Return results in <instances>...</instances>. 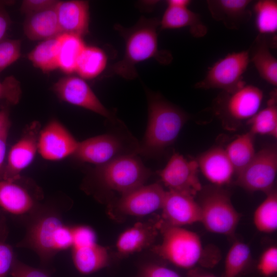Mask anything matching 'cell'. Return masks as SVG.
Here are the masks:
<instances>
[{"mask_svg": "<svg viewBox=\"0 0 277 277\" xmlns=\"http://www.w3.org/2000/svg\"><path fill=\"white\" fill-rule=\"evenodd\" d=\"M159 27L160 19L144 16L131 28L115 25L114 28L124 39L125 50L122 59L112 66L111 72L131 80L137 76L136 65L142 62L153 58L162 64L170 63L171 54L159 49Z\"/></svg>", "mask_w": 277, "mask_h": 277, "instance_id": "cell-1", "label": "cell"}, {"mask_svg": "<svg viewBox=\"0 0 277 277\" xmlns=\"http://www.w3.org/2000/svg\"><path fill=\"white\" fill-rule=\"evenodd\" d=\"M147 99V127L137 154L154 157L175 141L188 116L159 93L148 91Z\"/></svg>", "mask_w": 277, "mask_h": 277, "instance_id": "cell-2", "label": "cell"}, {"mask_svg": "<svg viewBox=\"0 0 277 277\" xmlns=\"http://www.w3.org/2000/svg\"><path fill=\"white\" fill-rule=\"evenodd\" d=\"M27 221L25 235L16 246L34 251L42 263L72 247V226L65 224L59 212L42 207Z\"/></svg>", "mask_w": 277, "mask_h": 277, "instance_id": "cell-3", "label": "cell"}, {"mask_svg": "<svg viewBox=\"0 0 277 277\" xmlns=\"http://www.w3.org/2000/svg\"><path fill=\"white\" fill-rule=\"evenodd\" d=\"M150 175V170L134 154L120 156L94 170L101 186L121 195L145 185Z\"/></svg>", "mask_w": 277, "mask_h": 277, "instance_id": "cell-4", "label": "cell"}, {"mask_svg": "<svg viewBox=\"0 0 277 277\" xmlns=\"http://www.w3.org/2000/svg\"><path fill=\"white\" fill-rule=\"evenodd\" d=\"M153 250L163 259L183 268L197 265L203 252L201 239L196 233L182 227L165 224L162 242Z\"/></svg>", "mask_w": 277, "mask_h": 277, "instance_id": "cell-5", "label": "cell"}, {"mask_svg": "<svg viewBox=\"0 0 277 277\" xmlns=\"http://www.w3.org/2000/svg\"><path fill=\"white\" fill-rule=\"evenodd\" d=\"M199 205L200 223L208 231L227 236L234 234L241 215L225 190L215 188L207 191Z\"/></svg>", "mask_w": 277, "mask_h": 277, "instance_id": "cell-6", "label": "cell"}, {"mask_svg": "<svg viewBox=\"0 0 277 277\" xmlns=\"http://www.w3.org/2000/svg\"><path fill=\"white\" fill-rule=\"evenodd\" d=\"M250 62L249 50L229 53L210 67L204 78L195 84V87L219 89L231 93L245 84L243 75Z\"/></svg>", "mask_w": 277, "mask_h": 277, "instance_id": "cell-7", "label": "cell"}, {"mask_svg": "<svg viewBox=\"0 0 277 277\" xmlns=\"http://www.w3.org/2000/svg\"><path fill=\"white\" fill-rule=\"evenodd\" d=\"M277 173V149L267 146L255 153L247 166L236 175L235 184L250 191L266 194L272 190Z\"/></svg>", "mask_w": 277, "mask_h": 277, "instance_id": "cell-8", "label": "cell"}, {"mask_svg": "<svg viewBox=\"0 0 277 277\" xmlns=\"http://www.w3.org/2000/svg\"><path fill=\"white\" fill-rule=\"evenodd\" d=\"M52 88L63 101L90 110L112 123L117 122L115 115L104 106L87 82L81 77L71 74L64 76L54 84Z\"/></svg>", "mask_w": 277, "mask_h": 277, "instance_id": "cell-9", "label": "cell"}, {"mask_svg": "<svg viewBox=\"0 0 277 277\" xmlns=\"http://www.w3.org/2000/svg\"><path fill=\"white\" fill-rule=\"evenodd\" d=\"M126 146L118 135L105 134L78 142L73 155L81 162L100 166L122 156L136 155Z\"/></svg>", "mask_w": 277, "mask_h": 277, "instance_id": "cell-10", "label": "cell"}, {"mask_svg": "<svg viewBox=\"0 0 277 277\" xmlns=\"http://www.w3.org/2000/svg\"><path fill=\"white\" fill-rule=\"evenodd\" d=\"M16 180H0V207L5 211L28 220L42 207L38 190Z\"/></svg>", "mask_w": 277, "mask_h": 277, "instance_id": "cell-11", "label": "cell"}, {"mask_svg": "<svg viewBox=\"0 0 277 277\" xmlns=\"http://www.w3.org/2000/svg\"><path fill=\"white\" fill-rule=\"evenodd\" d=\"M199 170L196 160H188L182 154L174 153L158 174L169 190L194 196L202 189Z\"/></svg>", "mask_w": 277, "mask_h": 277, "instance_id": "cell-12", "label": "cell"}, {"mask_svg": "<svg viewBox=\"0 0 277 277\" xmlns=\"http://www.w3.org/2000/svg\"><path fill=\"white\" fill-rule=\"evenodd\" d=\"M77 142L71 133L56 120L50 121L38 136V152L47 160L57 161L73 155Z\"/></svg>", "mask_w": 277, "mask_h": 277, "instance_id": "cell-13", "label": "cell"}, {"mask_svg": "<svg viewBox=\"0 0 277 277\" xmlns=\"http://www.w3.org/2000/svg\"><path fill=\"white\" fill-rule=\"evenodd\" d=\"M166 191L158 183L142 185L121 195L117 203L122 213L137 216L151 214L161 209Z\"/></svg>", "mask_w": 277, "mask_h": 277, "instance_id": "cell-14", "label": "cell"}, {"mask_svg": "<svg viewBox=\"0 0 277 277\" xmlns=\"http://www.w3.org/2000/svg\"><path fill=\"white\" fill-rule=\"evenodd\" d=\"M225 93L221 103L224 115L236 121L248 120L259 111L263 92L258 87L245 84L231 93Z\"/></svg>", "mask_w": 277, "mask_h": 277, "instance_id": "cell-15", "label": "cell"}, {"mask_svg": "<svg viewBox=\"0 0 277 277\" xmlns=\"http://www.w3.org/2000/svg\"><path fill=\"white\" fill-rule=\"evenodd\" d=\"M165 225L182 227L201 221V208L194 196L187 193L166 191L161 209Z\"/></svg>", "mask_w": 277, "mask_h": 277, "instance_id": "cell-16", "label": "cell"}, {"mask_svg": "<svg viewBox=\"0 0 277 277\" xmlns=\"http://www.w3.org/2000/svg\"><path fill=\"white\" fill-rule=\"evenodd\" d=\"M31 127L11 147L4 167L2 179L16 180L21 173L33 162L38 151V136L35 129Z\"/></svg>", "mask_w": 277, "mask_h": 277, "instance_id": "cell-17", "label": "cell"}, {"mask_svg": "<svg viewBox=\"0 0 277 277\" xmlns=\"http://www.w3.org/2000/svg\"><path fill=\"white\" fill-rule=\"evenodd\" d=\"M58 23L62 34L81 37L89 32L90 13L88 1H58L56 5Z\"/></svg>", "mask_w": 277, "mask_h": 277, "instance_id": "cell-18", "label": "cell"}, {"mask_svg": "<svg viewBox=\"0 0 277 277\" xmlns=\"http://www.w3.org/2000/svg\"><path fill=\"white\" fill-rule=\"evenodd\" d=\"M196 161L204 176L216 186L230 183L235 173L225 149L220 147L204 152Z\"/></svg>", "mask_w": 277, "mask_h": 277, "instance_id": "cell-19", "label": "cell"}, {"mask_svg": "<svg viewBox=\"0 0 277 277\" xmlns=\"http://www.w3.org/2000/svg\"><path fill=\"white\" fill-rule=\"evenodd\" d=\"M250 0H209L207 6L212 18L222 22L229 29L237 30L248 22L251 12L248 8Z\"/></svg>", "mask_w": 277, "mask_h": 277, "instance_id": "cell-20", "label": "cell"}, {"mask_svg": "<svg viewBox=\"0 0 277 277\" xmlns=\"http://www.w3.org/2000/svg\"><path fill=\"white\" fill-rule=\"evenodd\" d=\"M56 5L43 11L25 15L23 30L28 39L43 41L62 34L58 23Z\"/></svg>", "mask_w": 277, "mask_h": 277, "instance_id": "cell-21", "label": "cell"}, {"mask_svg": "<svg viewBox=\"0 0 277 277\" xmlns=\"http://www.w3.org/2000/svg\"><path fill=\"white\" fill-rule=\"evenodd\" d=\"M71 249L73 264L83 274L92 273L108 265V250L97 242L73 246Z\"/></svg>", "mask_w": 277, "mask_h": 277, "instance_id": "cell-22", "label": "cell"}, {"mask_svg": "<svg viewBox=\"0 0 277 277\" xmlns=\"http://www.w3.org/2000/svg\"><path fill=\"white\" fill-rule=\"evenodd\" d=\"M188 28L191 34L196 38L204 36L207 28L202 22L200 15L188 8L167 7L160 20L161 30Z\"/></svg>", "mask_w": 277, "mask_h": 277, "instance_id": "cell-23", "label": "cell"}, {"mask_svg": "<svg viewBox=\"0 0 277 277\" xmlns=\"http://www.w3.org/2000/svg\"><path fill=\"white\" fill-rule=\"evenodd\" d=\"M250 61L254 65L260 76L269 84L277 86V60L270 50L265 35H259L255 39Z\"/></svg>", "mask_w": 277, "mask_h": 277, "instance_id": "cell-24", "label": "cell"}, {"mask_svg": "<svg viewBox=\"0 0 277 277\" xmlns=\"http://www.w3.org/2000/svg\"><path fill=\"white\" fill-rule=\"evenodd\" d=\"M155 234L151 227L137 223L118 236L116 242V250L124 255L138 252L151 244Z\"/></svg>", "mask_w": 277, "mask_h": 277, "instance_id": "cell-25", "label": "cell"}, {"mask_svg": "<svg viewBox=\"0 0 277 277\" xmlns=\"http://www.w3.org/2000/svg\"><path fill=\"white\" fill-rule=\"evenodd\" d=\"M254 136L249 131L239 135L225 149L236 175L247 166L256 153Z\"/></svg>", "mask_w": 277, "mask_h": 277, "instance_id": "cell-26", "label": "cell"}, {"mask_svg": "<svg viewBox=\"0 0 277 277\" xmlns=\"http://www.w3.org/2000/svg\"><path fill=\"white\" fill-rule=\"evenodd\" d=\"M60 36L42 41L28 54L27 57L32 65L44 73L58 68Z\"/></svg>", "mask_w": 277, "mask_h": 277, "instance_id": "cell-27", "label": "cell"}, {"mask_svg": "<svg viewBox=\"0 0 277 277\" xmlns=\"http://www.w3.org/2000/svg\"><path fill=\"white\" fill-rule=\"evenodd\" d=\"M85 46L81 37L68 34L60 35L58 69L69 75L75 72L78 58Z\"/></svg>", "mask_w": 277, "mask_h": 277, "instance_id": "cell-28", "label": "cell"}, {"mask_svg": "<svg viewBox=\"0 0 277 277\" xmlns=\"http://www.w3.org/2000/svg\"><path fill=\"white\" fill-rule=\"evenodd\" d=\"M250 131L253 135H266L277 137L276 91H274L268 102L267 106L259 111L247 121Z\"/></svg>", "mask_w": 277, "mask_h": 277, "instance_id": "cell-29", "label": "cell"}, {"mask_svg": "<svg viewBox=\"0 0 277 277\" xmlns=\"http://www.w3.org/2000/svg\"><path fill=\"white\" fill-rule=\"evenodd\" d=\"M107 63V55L102 49L86 45L78 58L75 72L83 79H92L105 70Z\"/></svg>", "mask_w": 277, "mask_h": 277, "instance_id": "cell-30", "label": "cell"}, {"mask_svg": "<svg viewBox=\"0 0 277 277\" xmlns=\"http://www.w3.org/2000/svg\"><path fill=\"white\" fill-rule=\"evenodd\" d=\"M266 194L265 199L255 210L253 221L258 231L270 233L277 229V192L273 189Z\"/></svg>", "mask_w": 277, "mask_h": 277, "instance_id": "cell-31", "label": "cell"}, {"mask_svg": "<svg viewBox=\"0 0 277 277\" xmlns=\"http://www.w3.org/2000/svg\"><path fill=\"white\" fill-rule=\"evenodd\" d=\"M255 26L260 35L274 34L277 31V1L261 0L253 6Z\"/></svg>", "mask_w": 277, "mask_h": 277, "instance_id": "cell-32", "label": "cell"}, {"mask_svg": "<svg viewBox=\"0 0 277 277\" xmlns=\"http://www.w3.org/2000/svg\"><path fill=\"white\" fill-rule=\"evenodd\" d=\"M251 257V249L245 243L236 241L226 255L225 277H238L246 268Z\"/></svg>", "mask_w": 277, "mask_h": 277, "instance_id": "cell-33", "label": "cell"}, {"mask_svg": "<svg viewBox=\"0 0 277 277\" xmlns=\"http://www.w3.org/2000/svg\"><path fill=\"white\" fill-rule=\"evenodd\" d=\"M19 39L5 38L0 41V72L17 61L21 55Z\"/></svg>", "mask_w": 277, "mask_h": 277, "instance_id": "cell-34", "label": "cell"}, {"mask_svg": "<svg viewBox=\"0 0 277 277\" xmlns=\"http://www.w3.org/2000/svg\"><path fill=\"white\" fill-rule=\"evenodd\" d=\"M22 94L21 83L14 76H8L0 81V100L16 105L19 102Z\"/></svg>", "mask_w": 277, "mask_h": 277, "instance_id": "cell-35", "label": "cell"}, {"mask_svg": "<svg viewBox=\"0 0 277 277\" xmlns=\"http://www.w3.org/2000/svg\"><path fill=\"white\" fill-rule=\"evenodd\" d=\"M258 269L265 276H270L277 272V248L270 246L262 254L259 259Z\"/></svg>", "mask_w": 277, "mask_h": 277, "instance_id": "cell-36", "label": "cell"}, {"mask_svg": "<svg viewBox=\"0 0 277 277\" xmlns=\"http://www.w3.org/2000/svg\"><path fill=\"white\" fill-rule=\"evenodd\" d=\"M16 259L12 247L0 241V277H8Z\"/></svg>", "mask_w": 277, "mask_h": 277, "instance_id": "cell-37", "label": "cell"}, {"mask_svg": "<svg viewBox=\"0 0 277 277\" xmlns=\"http://www.w3.org/2000/svg\"><path fill=\"white\" fill-rule=\"evenodd\" d=\"M72 230L73 235L72 247L97 242L95 231L89 226L81 225L73 226Z\"/></svg>", "mask_w": 277, "mask_h": 277, "instance_id": "cell-38", "label": "cell"}, {"mask_svg": "<svg viewBox=\"0 0 277 277\" xmlns=\"http://www.w3.org/2000/svg\"><path fill=\"white\" fill-rule=\"evenodd\" d=\"M12 277H49L44 270L27 265L17 259L11 269Z\"/></svg>", "mask_w": 277, "mask_h": 277, "instance_id": "cell-39", "label": "cell"}, {"mask_svg": "<svg viewBox=\"0 0 277 277\" xmlns=\"http://www.w3.org/2000/svg\"><path fill=\"white\" fill-rule=\"evenodd\" d=\"M58 1L55 0H24L20 10L25 15L43 11L54 6Z\"/></svg>", "mask_w": 277, "mask_h": 277, "instance_id": "cell-40", "label": "cell"}, {"mask_svg": "<svg viewBox=\"0 0 277 277\" xmlns=\"http://www.w3.org/2000/svg\"><path fill=\"white\" fill-rule=\"evenodd\" d=\"M141 277H181L173 270L165 267L150 264L145 267L141 273Z\"/></svg>", "mask_w": 277, "mask_h": 277, "instance_id": "cell-41", "label": "cell"}, {"mask_svg": "<svg viewBox=\"0 0 277 277\" xmlns=\"http://www.w3.org/2000/svg\"><path fill=\"white\" fill-rule=\"evenodd\" d=\"M0 1V41L4 39L6 34L11 25V20L10 16L5 8L6 3Z\"/></svg>", "mask_w": 277, "mask_h": 277, "instance_id": "cell-42", "label": "cell"}, {"mask_svg": "<svg viewBox=\"0 0 277 277\" xmlns=\"http://www.w3.org/2000/svg\"><path fill=\"white\" fill-rule=\"evenodd\" d=\"M10 127L9 112L6 109L0 110V136L8 134Z\"/></svg>", "mask_w": 277, "mask_h": 277, "instance_id": "cell-43", "label": "cell"}, {"mask_svg": "<svg viewBox=\"0 0 277 277\" xmlns=\"http://www.w3.org/2000/svg\"><path fill=\"white\" fill-rule=\"evenodd\" d=\"M8 134L0 136V180L2 179L4 169V164L6 156Z\"/></svg>", "mask_w": 277, "mask_h": 277, "instance_id": "cell-44", "label": "cell"}, {"mask_svg": "<svg viewBox=\"0 0 277 277\" xmlns=\"http://www.w3.org/2000/svg\"><path fill=\"white\" fill-rule=\"evenodd\" d=\"M167 6L174 8H188L191 1L189 0H168Z\"/></svg>", "mask_w": 277, "mask_h": 277, "instance_id": "cell-45", "label": "cell"}, {"mask_svg": "<svg viewBox=\"0 0 277 277\" xmlns=\"http://www.w3.org/2000/svg\"><path fill=\"white\" fill-rule=\"evenodd\" d=\"M8 235V229L4 218L0 215V241L5 242Z\"/></svg>", "mask_w": 277, "mask_h": 277, "instance_id": "cell-46", "label": "cell"}, {"mask_svg": "<svg viewBox=\"0 0 277 277\" xmlns=\"http://www.w3.org/2000/svg\"><path fill=\"white\" fill-rule=\"evenodd\" d=\"M197 277H216V276H212V275H201Z\"/></svg>", "mask_w": 277, "mask_h": 277, "instance_id": "cell-47", "label": "cell"}]
</instances>
